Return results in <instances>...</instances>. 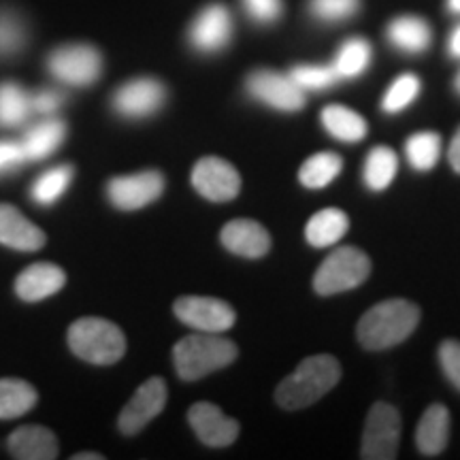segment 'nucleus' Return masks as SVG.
I'll return each instance as SVG.
<instances>
[{"label": "nucleus", "mask_w": 460, "mask_h": 460, "mask_svg": "<svg viewBox=\"0 0 460 460\" xmlns=\"http://www.w3.org/2000/svg\"><path fill=\"white\" fill-rule=\"evenodd\" d=\"M66 139V124L62 119H45V122L34 124L32 128L24 132V139L20 141L24 149L26 163H39V160L49 158L62 141Z\"/></svg>", "instance_id": "22"}, {"label": "nucleus", "mask_w": 460, "mask_h": 460, "mask_svg": "<svg viewBox=\"0 0 460 460\" xmlns=\"http://www.w3.org/2000/svg\"><path fill=\"white\" fill-rule=\"evenodd\" d=\"M48 68L58 82L84 88L101 77L102 56L99 49L85 43L62 45L49 54Z\"/></svg>", "instance_id": "6"}, {"label": "nucleus", "mask_w": 460, "mask_h": 460, "mask_svg": "<svg viewBox=\"0 0 460 460\" xmlns=\"http://www.w3.org/2000/svg\"><path fill=\"white\" fill-rule=\"evenodd\" d=\"M341 379V365L332 356L320 354L305 358L292 376H288L278 386L275 399L288 411L305 410L329 394Z\"/></svg>", "instance_id": "2"}, {"label": "nucleus", "mask_w": 460, "mask_h": 460, "mask_svg": "<svg viewBox=\"0 0 460 460\" xmlns=\"http://www.w3.org/2000/svg\"><path fill=\"white\" fill-rule=\"evenodd\" d=\"M405 154L416 171H430L441 156V137L437 132L422 130L411 135L405 143Z\"/></svg>", "instance_id": "31"}, {"label": "nucleus", "mask_w": 460, "mask_h": 460, "mask_svg": "<svg viewBox=\"0 0 460 460\" xmlns=\"http://www.w3.org/2000/svg\"><path fill=\"white\" fill-rule=\"evenodd\" d=\"M245 90L252 99L278 111L295 113L305 107V92L292 82L290 75L261 68L247 75Z\"/></svg>", "instance_id": "8"}, {"label": "nucleus", "mask_w": 460, "mask_h": 460, "mask_svg": "<svg viewBox=\"0 0 460 460\" xmlns=\"http://www.w3.org/2000/svg\"><path fill=\"white\" fill-rule=\"evenodd\" d=\"M0 243L20 252H37L45 245V233L11 205H0Z\"/></svg>", "instance_id": "18"}, {"label": "nucleus", "mask_w": 460, "mask_h": 460, "mask_svg": "<svg viewBox=\"0 0 460 460\" xmlns=\"http://www.w3.org/2000/svg\"><path fill=\"white\" fill-rule=\"evenodd\" d=\"M32 113L31 94L13 82L0 84V128H17Z\"/></svg>", "instance_id": "28"}, {"label": "nucleus", "mask_w": 460, "mask_h": 460, "mask_svg": "<svg viewBox=\"0 0 460 460\" xmlns=\"http://www.w3.org/2000/svg\"><path fill=\"white\" fill-rule=\"evenodd\" d=\"M239 349L230 339L217 337L216 332H199V335L183 337L172 349L177 376L183 382H197V379L220 371L230 362L237 360Z\"/></svg>", "instance_id": "3"}, {"label": "nucleus", "mask_w": 460, "mask_h": 460, "mask_svg": "<svg viewBox=\"0 0 460 460\" xmlns=\"http://www.w3.org/2000/svg\"><path fill=\"white\" fill-rule=\"evenodd\" d=\"M66 284V273L58 264L37 262L17 275L15 292L22 301L37 303L43 301Z\"/></svg>", "instance_id": "16"}, {"label": "nucleus", "mask_w": 460, "mask_h": 460, "mask_svg": "<svg viewBox=\"0 0 460 460\" xmlns=\"http://www.w3.org/2000/svg\"><path fill=\"white\" fill-rule=\"evenodd\" d=\"M371 58H373L371 43L367 41V39L354 37V39H348V41L339 48L331 66L335 68L339 79H356L369 68Z\"/></svg>", "instance_id": "26"}, {"label": "nucleus", "mask_w": 460, "mask_h": 460, "mask_svg": "<svg viewBox=\"0 0 460 460\" xmlns=\"http://www.w3.org/2000/svg\"><path fill=\"white\" fill-rule=\"evenodd\" d=\"M188 39L200 54H217L233 39V15L220 3L207 4L190 24Z\"/></svg>", "instance_id": "13"}, {"label": "nucleus", "mask_w": 460, "mask_h": 460, "mask_svg": "<svg viewBox=\"0 0 460 460\" xmlns=\"http://www.w3.org/2000/svg\"><path fill=\"white\" fill-rule=\"evenodd\" d=\"M447 160H450L452 169L460 175V128L454 135V139L450 143V152H447Z\"/></svg>", "instance_id": "40"}, {"label": "nucleus", "mask_w": 460, "mask_h": 460, "mask_svg": "<svg viewBox=\"0 0 460 460\" xmlns=\"http://www.w3.org/2000/svg\"><path fill=\"white\" fill-rule=\"evenodd\" d=\"M9 452L20 460L58 458L56 435L45 427H22L9 437Z\"/></svg>", "instance_id": "20"}, {"label": "nucleus", "mask_w": 460, "mask_h": 460, "mask_svg": "<svg viewBox=\"0 0 460 460\" xmlns=\"http://www.w3.org/2000/svg\"><path fill=\"white\" fill-rule=\"evenodd\" d=\"M349 228L348 216L341 209H322L305 226V239L314 247H331L345 237Z\"/></svg>", "instance_id": "24"}, {"label": "nucleus", "mask_w": 460, "mask_h": 460, "mask_svg": "<svg viewBox=\"0 0 460 460\" xmlns=\"http://www.w3.org/2000/svg\"><path fill=\"white\" fill-rule=\"evenodd\" d=\"M454 90H456L458 94H460V71H458V75H456V79H454Z\"/></svg>", "instance_id": "44"}, {"label": "nucleus", "mask_w": 460, "mask_h": 460, "mask_svg": "<svg viewBox=\"0 0 460 460\" xmlns=\"http://www.w3.org/2000/svg\"><path fill=\"white\" fill-rule=\"evenodd\" d=\"M386 37L393 48L402 54H422L430 48L433 31L429 22L416 15H401L393 20L386 28Z\"/></svg>", "instance_id": "19"}, {"label": "nucleus", "mask_w": 460, "mask_h": 460, "mask_svg": "<svg viewBox=\"0 0 460 460\" xmlns=\"http://www.w3.org/2000/svg\"><path fill=\"white\" fill-rule=\"evenodd\" d=\"M24 163H26V156L20 143L0 141V175L15 171L17 166H22Z\"/></svg>", "instance_id": "39"}, {"label": "nucleus", "mask_w": 460, "mask_h": 460, "mask_svg": "<svg viewBox=\"0 0 460 460\" xmlns=\"http://www.w3.org/2000/svg\"><path fill=\"white\" fill-rule=\"evenodd\" d=\"M447 11L454 15H460V0H447Z\"/></svg>", "instance_id": "43"}, {"label": "nucleus", "mask_w": 460, "mask_h": 460, "mask_svg": "<svg viewBox=\"0 0 460 460\" xmlns=\"http://www.w3.org/2000/svg\"><path fill=\"white\" fill-rule=\"evenodd\" d=\"M369 273L371 261L365 252L352 245L337 247L315 271L314 288L320 296H332L365 284Z\"/></svg>", "instance_id": "5"}, {"label": "nucleus", "mask_w": 460, "mask_h": 460, "mask_svg": "<svg viewBox=\"0 0 460 460\" xmlns=\"http://www.w3.org/2000/svg\"><path fill=\"white\" fill-rule=\"evenodd\" d=\"M341 169H343L341 156H337V154L332 152H320L315 154V156L305 160L301 171H298V180H301L305 188L320 190L335 181Z\"/></svg>", "instance_id": "30"}, {"label": "nucleus", "mask_w": 460, "mask_h": 460, "mask_svg": "<svg viewBox=\"0 0 460 460\" xmlns=\"http://www.w3.org/2000/svg\"><path fill=\"white\" fill-rule=\"evenodd\" d=\"M73 354L92 365H113L126 352V337L119 326L102 318H82L68 329Z\"/></svg>", "instance_id": "4"}, {"label": "nucleus", "mask_w": 460, "mask_h": 460, "mask_svg": "<svg viewBox=\"0 0 460 460\" xmlns=\"http://www.w3.org/2000/svg\"><path fill=\"white\" fill-rule=\"evenodd\" d=\"M75 460H102V454H92V452H84V454H75Z\"/></svg>", "instance_id": "42"}, {"label": "nucleus", "mask_w": 460, "mask_h": 460, "mask_svg": "<svg viewBox=\"0 0 460 460\" xmlns=\"http://www.w3.org/2000/svg\"><path fill=\"white\" fill-rule=\"evenodd\" d=\"M401 439V416L388 402H376L367 416L360 456L365 460L396 458Z\"/></svg>", "instance_id": "7"}, {"label": "nucleus", "mask_w": 460, "mask_h": 460, "mask_svg": "<svg viewBox=\"0 0 460 460\" xmlns=\"http://www.w3.org/2000/svg\"><path fill=\"white\" fill-rule=\"evenodd\" d=\"M418 322L420 309L416 305L405 298H388L362 315L356 326V335L362 348L377 352L394 348L411 337V332L418 329Z\"/></svg>", "instance_id": "1"}, {"label": "nucleus", "mask_w": 460, "mask_h": 460, "mask_svg": "<svg viewBox=\"0 0 460 460\" xmlns=\"http://www.w3.org/2000/svg\"><path fill=\"white\" fill-rule=\"evenodd\" d=\"M37 405V390L24 379H0V420L24 416Z\"/></svg>", "instance_id": "27"}, {"label": "nucleus", "mask_w": 460, "mask_h": 460, "mask_svg": "<svg viewBox=\"0 0 460 460\" xmlns=\"http://www.w3.org/2000/svg\"><path fill=\"white\" fill-rule=\"evenodd\" d=\"M164 192V177L158 171L113 177L107 183V199L119 211H137L158 200Z\"/></svg>", "instance_id": "10"}, {"label": "nucleus", "mask_w": 460, "mask_h": 460, "mask_svg": "<svg viewBox=\"0 0 460 460\" xmlns=\"http://www.w3.org/2000/svg\"><path fill=\"white\" fill-rule=\"evenodd\" d=\"M166 405V384L163 377L147 379L143 386L132 394L128 405L119 413L118 427L124 435H137L146 429Z\"/></svg>", "instance_id": "14"}, {"label": "nucleus", "mask_w": 460, "mask_h": 460, "mask_svg": "<svg viewBox=\"0 0 460 460\" xmlns=\"http://www.w3.org/2000/svg\"><path fill=\"white\" fill-rule=\"evenodd\" d=\"M222 245L243 258H262L271 250L267 228L254 220H233L222 228Z\"/></svg>", "instance_id": "17"}, {"label": "nucleus", "mask_w": 460, "mask_h": 460, "mask_svg": "<svg viewBox=\"0 0 460 460\" xmlns=\"http://www.w3.org/2000/svg\"><path fill=\"white\" fill-rule=\"evenodd\" d=\"M439 362L446 377L450 379L452 386L460 390V341H444L439 348Z\"/></svg>", "instance_id": "37"}, {"label": "nucleus", "mask_w": 460, "mask_h": 460, "mask_svg": "<svg viewBox=\"0 0 460 460\" xmlns=\"http://www.w3.org/2000/svg\"><path fill=\"white\" fill-rule=\"evenodd\" d=\"M243 3L245 13L258 24H273L281 17L284 4L281 0H241Z\"/></svg>", "instance_id": "36"}, {"label": "nucleus", "mask_w": 460, "mask_h": 460, "mask_svg": "<svg viewBox=\"0 0 460 460\" xmlns=\"http://www.w3.org/2000/svg\"><path fill=\"white\" fill-rule=\"evenodd\" d=\"M290 79L303 92H307V90L322 92V90L331 88V85H335L339 82L335 68H332L331 65L329 66H320V65L295 66L290 71Z\"/></svg>", "instance_id": "34"}, {"label": "nucleus", "mask_w": 460, "mask_h": 460, "mask_svg": "<svg viewBox=\"0 0 460 460\" xmlns=\"http://www.w3.org/2000/svg\"><path fill=\"white\" fill-rule=\"evenodd\" d=\"M192 186L203 199L226 203L239 194L241 175L228 160L200 158L192 169Z\"/></svg>", "instance_id": "12"}, {"label": "nucleus", "mask_w": 460, "mask_h": 460, "mask_svg": "<svg viewBox=\"0 0 460 460\" xmlns=\"http://www.w3.org/2000/svg\"><path fill=\"white\" fill-rule=\"evenodd\" d=\"M396 171H399L396 154L386 146H377L367 154L365 169H362V180H365V186L369 188L371 192H382V190H386L390 183H393Z\"/></svg>", "instance_id": "25"}, {"label": "nucleus", "mask_w": 460, "mask_h": 460, "mask_svg": "<svg viewBox=\"0 0 460 460\" xmlns=\"http://www.w3.org/2000/svg\"><path fill=\"white\" fill-rule=\"evenodd\" d=\"M420 90H422V82H420L418 75L413 73L401 75V77L394 79L393 85L386 90V94H384L382 109L386 113H399L418 99Z\"/></svg>", "instance_id": "32"}, {"label": "nucleus", "mask_w": 460, "mask_h": 460, "mask_svg": "<svg viewBox=\"0 0 460 460\" xmlns=\"http://www.w3.org/2000/svg\"><path fill=\"white\" fill-rule=\"evenodd\" d=\"M172 312L183 324L200 332H224L237 320L228 303L211 296H181L172 305Z\"/></svg>", "instance_id": "11"}, {"label": "nucleus", "mask_w": 460, "mask_h": 460, "mask_svg": "<svg viewBox=\"0 0 460 460\" xmlns=\"http://www.w3.org/2000/svg\"><path fill=\"white\" fill-rule=\"evenodd\" d=\"M447 439H450V411L444 405H430L424 411L416 430L418 450L424 456H437L446 450Z\"/></svg>", "instance_id": "21"}, {"label": "nucleus", "mask_w": 460, "mask_h": 460, "mask_svg": "<svg viewBox=\"0 0 460 460\" xmlns=\"http://www.w3.org/2000/svg\"><path fill=\"white\" fill-rule=\"evenodd\" d=\"M322 124L326 132L343 143H358L367 137V119L343 105H329L322 111Z\"/></svg>", "instance_id": "23"}, {"label": "nucleus", "mask_w": 460, "mask_h": 460, "mask_svg": "<svg viewBox=\"0 0 460 460\" xmlns=\"http://www.w3.org/2000/svg\"><path fill=\"white\" fill-rule=\"evenodd\" d=\"M360 0H309V11L315 20L326 22V24H337V22L349 20L358 13Z\"/></svg>", "instance_id": "35"}, {"label": "nucleus", "mask_w": 460, "mask_h": 460, "mask_svg": "<svg viewBox=\"0 0 460 460\" xmlns=\"http://www.w3.org/2000/svg\"><path fill=\"white\" fill-rule=\"evenodd\" d=\"M188 422L205 446L226 447L239 437V422L228 418L214 402H197L190 407Z\"/></svg>", "instance_id": "15"}, {"label": "nucleus", "mask_w": 460, "mask_h": 460, "mask_svg": "<svg viewBox=\"0 0 460 460\" xmlns=\"http://www.w3.org/2000/svg\"><path fill=\"white\" fill-rule=\"evenodd\" d=\"M166 102V88L154 77L130 79L115 90L111 107L119 118L146 119L156 115Z\"/></svg>", "instance_id": "9"}, {"label": "nucleus", "mask_w": 460, "mask_h": 460, "mask_svg": "<svg viewBox=\"0 0 460 460\" xmlns=\"http://www.w3.org/2000/svg\"><path fill=\"white\" fill-rule=\"evenodd\" d=\"M447 51L452 58H460V24L454 28L450 34V41H447Z\"/></svg>", "instance_id": "41"}, {"label": "nucleus", "mask_w": 460, "mask_h": 460, "mask_svg": "<svg viewBox=\"0 0 460 460\" xmlns=\"http://www.w3.org/2000/svg\"><path fill=\"white\" fill-rule=\"evenodd\" d=\"M26 24L9 9H0V58L20 54L26 45Z\"/></svg>", "instance_id": "33"}, {"label": "nucleus", "mask_w": 460, "mask_h": 460, "mask_svg": "<svg viewBox=\"0 0 460 460\" xmlns=\"http://www.w3.org/2000/svg\"><path fill=\"white\" fill-rule=\"evenodd\" d=\"M65 94L58 90H39L31 96L32 111L39 115H54L65 105Z\"/></svg>", "instance_id": "38"}, {"label": "nucleus", "mask_w": 460, "mask_h": 460, "mask_svg": "<svg viewBox=\"0 0 460 460\" xmlns=\"http://www.w3.org/2000/svg\"><path fill=\"white\" fill-rule=\"evenodd\" d=\"M75 175V169L71 164H58L51 166L49 171H45L43 175H39V180L32 183L31 197L37 205L51 207L56 200L62 199V194L66 192L71 186Z\"/></svg>", "instance_id": "29"}]
</instances>
